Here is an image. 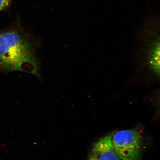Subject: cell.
Instances as JSON below:
<instances>
[{
    "label": "cell",
    "instance_id": "obj_1",
    "mask_svg": "<svg viewBox=\"0 0 160 160\" xmlns=\"http://www.w3.org/2000/svg\"><path fill=\"white\" fill-rule=\"evenodd\" d=\"M35 42L21 27L0 34V67L6 71H19L40 78Z\"/></svg>",
    "mask_w": 160,
    "mask_h": 160
},
{
    "label": "cell",
    "instance_id": "obj_2",
    "mask_svg": "<svg viewBox=\"0 0 160 160\" xmlns=\"http://www.w3.org/2000/svg\"><path fill=\"white\" fill-rule=\"evenodd\" d=\"M143 35L144 37L142 36L137 46V51L141 55H139L137 69H139L138 72L139 74L142 73V77L144 76L145 79L149 78L157 82L159 78V36H157V32Z\"/></svg>",
    "mask_w": 160,
    "mask_h": 160
},
{
    "label": "cell",
    "instance_id": "obj_3",
    "mask_svg": "<svg viewBox=\"0 0 160 160\" xmlns=\"http://www.w3.org/2000/svg\"><path fill=\"white\" fill-rule=\"evenodd\" d=\"M112 142L115 152L121 160H141L143 138L137 128L114 132Z\"/></svg>",
    "mask_w": 160,
    "mask_h": 160
},
{
    "label": "cell",
    "instance_id": "obj_4",
    "mask_svg": "<svg viewBox=\"0 0 160 160\" xmlns=\"http://www.w3.org/2000/svg\"><path fill=\"white\" fill-rule=\"evenodd\" d=\"M113 132L101 138L93 144L87 160H121L113 147L112 138Z\"/></svg>",
    "mask_w": 160,
    "mask_h": 160
},
{
    "label": "cell",
    "instance_id": "obj_5",
    "mask_svg": "<svg viewBox=\"0 0 160 160\" xmlns=\"http://www.w3.org/2000/svg\"><path fill=\"white\" fill-rule=\"evenodd\" d=\"M12 1V0H0V12L8 7Z\"/></svg>",
    "mask_w": 160,
    "mask_h": 160
}]
</instances>
